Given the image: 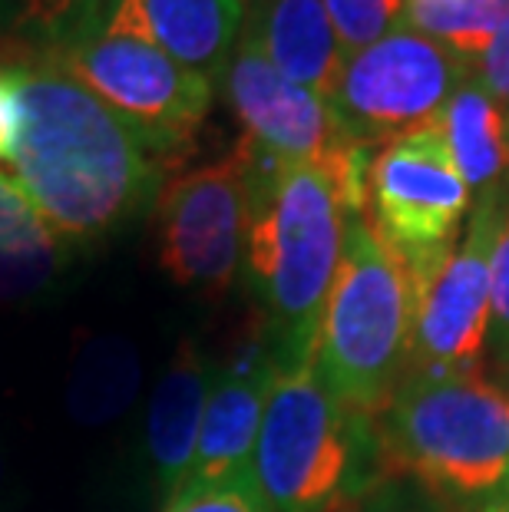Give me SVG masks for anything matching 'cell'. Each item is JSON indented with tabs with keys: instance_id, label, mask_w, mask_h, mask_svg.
Instances as JSON below:
<instances>
[{
	"instance_id": "cell-5",
	"label": "cell",
	"mask_w": 509,
	"mask_h": 512,
	"mask_svg": "<svg viewBox=\"0 0 509 512\" xmlns=\"http://www.w3.org/2000/svg\"><path fill=\"white\" fill-rule=\"evenodd\" d=\"M410 331L414 285L404 258L374 232L367 215H354L311 364L334 400L377 420L410 364Z\"/></svg>"
},
{
	"instance_id": "cell-22",
	"label": "cell",
	"mask_w": 509,
	"mask_h": 512,
	"mask_svg": "<svg viewBox=\"0 0 509 512\" xmlns=\"http://www.w3.org/2000/svg\"><path fill=\"white\" fill-rule=\"evenodd\" d=\"M344 512H450V503L417 479L387 473Z\"/></svg>"
},
{
	"instance_id": "cell-3",
	"label": "cell",
	"mask_w": 509,
	"mask_h": 512,
	"mask_svg": "<svg viewBox=\"0 0 509 512\" xmlns=\"http://www.w3.org/2000/svg\"><path fill=\"white\" fill-rule=\"evenodd\" d=\"M384 476L377 420L334 400L311 361L281 364L252 453L268 512H344Z\"/></svg>"
},
{
	"instance_id": "cell-16",
	"label": "cell",
	"mask_w": 509,
	"mask_h": 512,
	"mask_svg": "<svg viewBox=\"0 0 509 512\" xmlns=\"http://www.w3.org/2000/svg\"><path fill=\"white\" fill-rule=\"evenodd\" d=\"M470 192L490 195L509 176V110L467 76L433 119Z\"/></svg>"
},
{
	"instance_id": "cell-24",
	"label": "cell",
	"mask_w": 509,
	"mask_h": 512,
	"mask_svg": "<svg viewBox=\"0 0 509 512\" xmlns=\"http://www.w3.org/2000/svg\"><path fill=\"white\" fill-rule=\"evenodd\" d=\"M490 344L493 351L509 361V212L500 215V228L493 238L490 258Z\"/></svg>"
},
{
	"instance_id": "cell-2",
	"label": "cell",
	"mask_w": 509,
	"mask_h": 512,
	"mask_svg": "<svg viewBox=\"0 0 509 512\" xmlns=\"http://www.w3.org/2000/svg\"><path fill=\"white\" fill-rule=\"evenodd\" d=\"M252 169L245 261L268 311L278 364L311 361L348 225L367 209L371 156L348 166L278 162L242 139Z\"/></svg>"
},
{
	"instance_id": "cell-8",
	"label": "cell",
	"mask_w": 509,
	"mask_h": 512,
	"mask_svg": "<svg viewBox=\"0 0 509 512\" xmlns=\"http://www.w3.org/2000/svg\"><path fill=\"white\" fill-rule=\"evenodd\" d=\"M470 76V67L440 43L400 24L371 47L344 57L334 86V110L361 146L433 126Z\"/></svg>"
},
{
	"instance_id": "cell-17",
	"label": "cell",
	"mask_w": 509,
	"mask_h": 512,
	"mask_svg": "<svg viewBox=\"0 0 509 512\" xmlns=\"http://www.w3.org/2000/svg\"><path fill=\"white\" fill-rule=\"evenodd\" d=\"M63 242L40 219L14 176L0 172V298L40 291L63 265Z\"/></svg>"
},
{
	"instance_id": "cell-23",
	"label": "cell",
	"mask_w": 509,
	"mask_h": 512,
	"mask_svg": "<svg viewBox=\"0 0 509 512\" xmlns=\"http://www.w3.org/2000/svg\"><path fill=\"white\" fill-rule=\"evenodd\" d=\"M166 512H268L258 489L252 483V473L225 479L215 486H196V489H179L169 499Z\"/></svg>"
},
{
	"instance_id": "cell-11",
	"label": "cell",
	"mask_w": 509,
	"mask_h": 512,
	"mask_svg": "<svg viewBox=\"0 0 509 512\" xmlns=\"http://www.w3.org/2000/svg\"><path fill=\"white\" fill-rule=\"evenodd\" d=\"M222 90L245 129V143L278 162L348 166L371 156V149L348 133L331 100L288 80L242 37L222 73Z\"/></svg>"
},
{
	"instance_id": "cell-13",
	"label": "cell",
	"mask_w": 509,
	"mask_h": 512,
	"mask_svg": "<svg viewBox=\"0 0 509 512\" xmlns=\"http://www.w3.org/2000/svg\"><path fill=\"white\" fill-rule=\"evenodd\" d=\"M278 357L255 354L212 380L202 430L182 489L215 486L252 473V453L262 427L265 400L278 377Z\"/></svg>"
},
{
	"instance_id": "cell-12",
	"label": "cell",
	"mask_w": 509,
	"mask_h": 512,
	"mask_svg": "<svg viewBox=\"0 0 509 512\" xmlns=\"http://www.w3.org/2000/svg\"><path fill=\"white\" fill-rule=\"evenodd\" d=\"M100 34L149 43L182 67L222 83L242 34V0H116Z\"/></svg>"
},
{
	"instance_id": "cell-10",
	"label": "cell",
	"mask_w": 509,
	"mask_h": 512,
	"mask_svg": "<svg viewBox=\"0 0 509 512\" xmlns=\"http://www.w3.org/2000/svg\"><path fill=\"white\" fill-rule=\"evenodd\" d=\"M473 192L437 126L384 143L367 166V222L404 265H420L457 245Z\"/></svg>"
},
{
	"instance_id": "cell-1",
	"label": "cell",
	"mask_w": 509,
	"mask_h": 512,
	"mask_svg": "<svg viewBox=\"0 0 509 512\" xmlns=\"http://www.w3.org/2000/svg\"><path fill=\"white\" fill-rule=\"evenodd\" d=\"M20 133L10 169L60 242H96L159 195V156L103 100L50 63L14 70Z\"/></svg>"
},
{
	"instance_id": "cell-14",
	"label": "cell",
	"mask_w": 509,
	"mask_h": 512,
	"mask_svg": "<svg viewBox=\"0 0 509 512\" xmlns=\"http://www.w3.org/2000/svg\"><path fill=\"white\" fill-rule=\"evenodd\" d=\"M242 40L262 50L288 80L331 100L344 67L324 0H242Z\"/></svg>"
},
{
	"instance_id": "cell-25",
	"label": "cell",
	"mask_w": 509,
	"mask_h": 512,
	"mask_svg": "<svg viewBox=\"0 0 509 512\" xmlns=\"http://www.w3.org/2000/svg\"><path fill=\"white\" fill-rule=\"evenodd\" d=\"M470 76L509 110V17L500 27V34L486 47V53L470 67Z\"/></svg>"
},
{
	"instance_id": "cell-27",
	"label": "cell",
	"mask_w": 509,
	"mask_h": 512,
	"mask_svg": "<svg viewBox=\"0 0 509 512\" xmlns=\"http://www.w3.org/2000/svg\"><path fill=\"white\" fill-rule=\"evenodd\" d=\"M480 512H509V496H500V499H490V503H483Z\"/></svg>"
},
{
	"instance_id": "cell-9",
	"label": "cell",
	"mask_w": 509,
	"mask_h": 512,
	"mask_svg": "<svg viewBox=\"0 0 509 512\" xmlns=\"http://www.w3.org/2000/svg\"><path fill=\"white\" fill-rule=\"evenodd\" d=\"M252 169L242 143L156 195L159 265L182 288L225 291L245 261Z\"/></svg>"
},
{
	"instance_id": "cell-20",
	"label": "cell",
	"mask_w": 509,
	"mask_h": 512,
	"mask_svg": "<svg viewBox=\"0 0 509 512\" xmlns=\"http://www.w3.org/2000/svg\"><path fill=\"white\" fill-rule=\"evenodd\" d=\"M136 354L119 341H103L86 351L83 367L73 377V410L83 420L116 417L136 390Z\"/></svg>"
},
{
	"instance_id": "cell-26",
	"label": "cell",
	"mask_w": 509,
	"mask_h": 512,
	"mask_svg": "<svg viewBox=\"0 0 509 512\" xmlns=\"http://www.w3.org/2000/svg\"><path fill=\"white\" fill-rule=\"evenodd\" d=\"M20 133V96L14 83V70H0V159L14 156Z\"/></svg>"
},
{
	"instance_id": "cell-4",
	"label": "cell",
	"mask_w": 509,
	"mask_h": 512,
	"mask_svg": "<svg viewBox=\"0 0 509 512\" xmlns=\"http://www.w3.org/2000/svg\"><path fill=\"white\" fill-rule=\"evenodd\" d=\"M384 470L443 499L509 496V390L476 374H404L377 413Z\"/></svg>"
},
{
	"instance_id": "cell-15",
	"label": "cell",
	"mask_w": 509,
	"mask_h": 512,
	"mask_svg": "<svg viewBox=\"0 0 509 512\" xmlns=\"http://www.w3.org/2000/svg\"><path fill=\"white\" fill-rule=\"evenodd\" d=\"M209 367L196 344H179L176 357L162 374L146 417V446L156 479L169 499L179 493L196 456L205 400H209Z\"/></svg>"
},
{
	"instance_id": "cell-18",
	"label": "cell",
	"mask_w": 509,
	"mask_h": 512,
	"mask_svg": "<svg viewBox=\"0 0 509 512\" xmlns=\"http://www.w3.org/2000/svg\"><path fill=\"white\" fill-rule=\"evenodd\" d=\"M509 17V0H407L404 27L473 67Z\"/></svg>"
},
{
	"instance_id": "cell-19",
	"label": "cell",
	"mask_w": 509,
	"mask_h": 512,
	"mask_svg": "<svg viewBox=\"0 0 509 512\" xmlns=\"http://www.w3.org/2000/svg\"><path fill=\"white\" fill-rule=\"evenodd\" d=\"M116 0H0V27L30 47L53 53L103 30Z\"/></svg>"
},
{
	"instance_id": "cell-21",
	"label": "cell",
	"mask_w": 509,
	"mask_h": 512,
	"mask_svg": "<svg viewBox=\"0 0 509 512\" xmlns=\"http://www.w3.org/2000/svg\"><path fill=\"white\" fill-rule=\"evenodd\" d=\"M407 0H324L344 57L371 47L404 24Z\"/></svg>"
},
{
	"instance_id": "cell-7",
	"label": "cell",
	"mask_w": 509,
	"mask_h": 512,
	"mask_svg": "<svg viewBox=\"0 0 509 512\" xmlns=\"http://www.w3.org/2000/svg\"><path fill=\"white\" fill-rule=\"evenodd\" d=\"M496 195L500 192L480 195L457 245L407 268L414 285V370L473 374L490 347V258L500 228Z\"/></svg>"
},
{
	"instance_id": "cell-6",
	"label": "cell",
	"mask_w": 509,
	"mask_h": 512,
	"mask_svg": "<svg viewBox=\"0 0 509 512\" xmlns=\"http://www.w3.org/2000/svg\"><path fill=\"white\" fill-rule=\"evenodd\" d=\"M47 63L123 116L159 159L186 149L212 106L209 76L129 37H83L47 53Z\"/></svg>"
}]
</instances>
